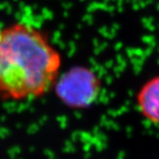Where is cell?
<instances>
[{
	"label": "cell",
	"instance_id": "1",
	"mask_svg": "<svg viewBox=\"0 0 159 159\" xmlns=\"http://www.w3.org/2000/svg\"><path fill=\"white\" fill-rule=\"evenodd\" d=\"M61 56L39 29L17 22L0 30V97L21 101L54 89Z\"/></svg>",
	"mask_w": 159,
	"mask_h": 159
},
{
	"label": "cell",
	"instance_id": "2",
	"mask_svg": "<svg viewBox=\"0 0 159 159\" xmlns=\"http://www.w3.org/2000/svg\"><path fill=\"white\" fill-rule=\"evenodd\" d=\"M99 80L86 67H74L58 77L55 90L60 101L71 108L87 107L95 101L99 91Z\"/></svg>",
	"mask_w": 159,
	"mask_h": 159
},
{
	"label": "cell",
	"instance_id": "3",
	"mask_svg": "<svg viewBox=\"0 0 159 159\" xmlns=\"http://www.w3.org/2000/svg\"><path fill=\"white\" fill-rule=\"evenodd\" d=\"M137 98L145 118L159 124V76L148 80L140 90Z\"/></svg>",
	"mask_w": 159,
	"mask_h": 159
}]
</instances>
